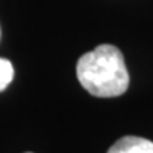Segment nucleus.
Instances as JSON below:
<instances>
[{"instance_id":"f257e3e1","label":"nucleus","mask_w":153,"mask_h":153,"mask_svg":"<svg viewBox=\"0 0 153 153\" xmlns=\"http://www.w3.org/2000/svg\"><path fill=\"white\" fill-rule=\"evenodd\" d=\"M76 78L91 95L103 99L122 95L130 85L123 55L111 44H102L83 55L76 62Z\"/></svg>"},{"instance_id":"7ed1b4c3","label":"nucleus","mask_w":153,"mask_h":153,"mask_svg":"<svg viewBox=\"0 0 153 153\" xmlns=\"http://www.w3.org/2000/svg\"><path fill=\"white\" fill-rule=\"evenodd\" d=\"M13 76H14V67L11 61L0 58V91L8 88V85L13 81Z\"/></svg>"},{"instance_id":"f03ea898","label":"nucleus","mask_w":153,"mask_h":153,"mask_svg":"<svg viewBox=\"0 0 153 153\" xmlns=\"http://www.w3.org/2000/svg\"><path fill=\"white\" fill-rule=\"evenodd\" d=\"M108 153H153V142L137 136H125L111 145Z\"/></svg>"}]
</instances>
